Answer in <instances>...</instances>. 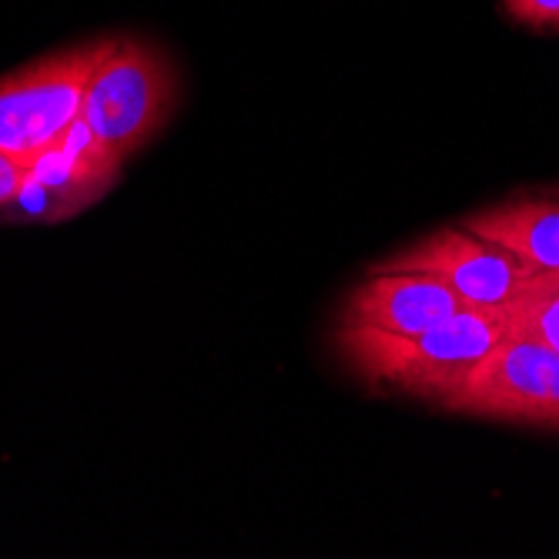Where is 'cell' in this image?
<instances>
[{
	"label": "cell",
	"instance_id": "cell-1",
	"mask_svg": "<svg viewBox=\"0 0 559 559\" xmlns=\"http://www.w3.org/2000/svg\"><path fill=\"white\" fill-rule=\"evenodd\" d=\"M510 335L513 325L502 309H463L419 335L342 325L335 345L348 369L369 385L432 399L439 405L492 345Z\"/></svg>",
	"mask_w": 559,
	"mask_h": 559
},
{
	"label": "cell",
	"instance_id": "cell-2",
	"mask_svg": "<svg viewBox=\"0 0 559 559\" xmlns=\"http://www.w3.org/2000/svg\"><path fill=\"white\" fill-rule=\"evenodd\" d=\"M178 97V68L158 44L108 37L84 87L81 121L111 155L128 162L171 121Z\"/></svg>",
	"mask_w": 559,
	"mask_h": 559
},
{
	"label": "cell",
	"instance_id": "cell-3",
	"mask_svg": "<svg viewBox=\"0 0 559 559\" xmlns=\"http://www.w3.org/2000/svg\"><path fill=\"white\" fill-rule=\"evenodd\" d=\"M105 47L108 37L64 47L0 78V151L27 165L61 141L81 118L87 78Z\"/></svg>",
	"mask_w": 559,
	"mask_h": 559
},
{
	"label": "cell",
	"instance_id": "cell-4",
	"mask_svg": "<svg viewBox=\"0 0 559 559\" xmlns=\"http://www.w3.org/2000/svg\"><path fill=\"white\" fill-rule=\"evenodd\" d=\"M439 409L559 429V352L526 335L502 338L439 402Z\"/></svg>",
	"mask_w": 559,
	"mask_h": 559
},
{
	"label": "cell",
	"instance_id": "cell-5",
	"mask_svg": "<svg viewBox=\"0 0 559 559\" xmlns=\"http://www.w3.org/2000/svg\"><path fill=\"white\" fill-rule=\"evenodd\" d=\"M121 168L124 162L78 118L61 141L24 165V185L0 218L24 225L68 222L97 205L118 185Z\"/></svg>",
	"mask_w": 559,
	"mask_h": 559
},
{
	"label": "cell",
	"instance_id": "cell-6",
	"mask_svg": "<svg viewBox=\"0 0 559 559\" xmlns=\"http://www.w3.org/2000/svg\"><path fill=\"white\" fill-rule=\"evenodd\" d=\"M372 272H423L445 282L455 295H463L473 309H502L520 285L533 275L506 248L473 235L469 228H442L419 238L416 245L395 251Z\"/></svg>",
	"mask_w": 559,
	"mask_h": 559
},
{
	"label": "cell",
	"instance_id": "cell-7",
	"mask_svg": "<svg viewBox=\"0 0 559 559\" xmlns=\"http://www.w3.org/2000/svg\"><path fill=\"white\" fill-rule=\"evenodd\" d=\"M473 309L445 282L423 272H372L342 309V325H362L392 335H419L455 312Z\"/></svg>",
	"mask_w": 559,
	"mask_h": 559
},
{
	"label": "cell",
	"instance_id": "cell-8",
	"mask_svg": "<svg viewBox=\"0 0 559 559\" xmlns=\"http://www.w3.org/2000/svg\"><path fill=\"white\" fill-rule=\"evenodd\" d=\"M473 235L506 248L533 272L559 269V194L516 198L463 222Z\"/></svg>",
	"mask_w": 559,
	"mask_h": 559
},
{
	"label": "cell",
	"instance_id": "cell-9",
	"mask_svg": "<svg viewBox=\"0 0 559 559\" xmlns=\"http://www.w3.org/2000/svg\"><path fill=\"white\" fill-rule=\"evenodd\" d=\"M513 335L536 338L559 352V269L533 272L520 292L502 305Z\"/></svg>",
	"mask_w": 559,
	"mask_h": 559
},
{
	"label": "cell",
	"instance_id": "cell-10",
	"mask_svg": "<svg viewBox=\"0 0 559 559\" xmlns=\"http://www.w3.org/2000/svg\"><path fill=\"white\" fill-rule=\"evenodd\" d=\"M502 14L530 31H559V0H499Z\"/></svg>",
	"mask_w": 559,
	"mask_h": 559
},
{
	"label": "cell",
	"instance_id": "cell-11",
	"mask_svg": "<svg viewBox=\"0 0 559 559\" xmlns=\"http://www.w3.org/2000/svg\"><path fill=\"white\" fill-rule=\"evenodd\" d=\"M24 185V162L11 158L8 151H0V215L8 212V205L17 198Z\"/></svg>",
	"mask_w": 559,
	"mask_h": 559
}]
</instances>
